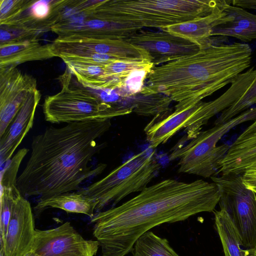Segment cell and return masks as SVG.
Wrapping results in <instances>:
<instances>
[{"label":"cell","instance_id":"cell-19","mask_svg":"<svg viewBox=\"0 0 256 256\" xmlns=\"http://www.w3.org/2000/svg\"><path fill=\"white\" fill-rule=\"evenodd\" d=\"M54 57L52 44H42L37 38L0 44V70Z\"/></svg>","mask_w":256,"mask_h":256},{"label":"cell","instance_id":"cell-8","mask_svg":"<svg viewBox=\"0 0 256 256\" xmlns=\"http://www.w3.org/2000/svg\"><path fill=\"white\" fill-rule=\"evenodd\" d=\"M256 118V107L250 108L228 122L201 131L186 145L176 144L168 156L170 160L178 159V172L205 178L215 176L218 165L227 152V144L217 146L230 130L247 121Z\"/></svg>","mask_w":256,"mask_h":256},{"label":"cell","instance_id":"cell-13","mask_svg":"<svg viewBox=\"0 0 256 256\" xmlns=\"http://www.w3.org/2000/svg\"><path fill=\"white\" fill-rule=\"evenodd\" d=\"M124 40L144 50L154 67L194 54L200 49L198 44L164 30H140Z\"/></svg>","mask_w":256,"mask_h":256},{"label":"cell","instance_id":"cell-22","mask_svg":"<svg viewBox=\"0 0 256 256\" xmlns=\"http://www.w3.org/2000/svg\"><path fill=\"white\" fill-rule=\"evenodd\" d=\"M214 224L225 256H245L241 238L228 212L223 208L214 211Z\"/></svg>","mask_w":256,"mask_h":256},{"label":"cell","instance_id":"cell-25","mask_svg":"<svg viewBox=\"0 0 256 256\" xmlns=\"http://www.w3.org/2000/svg\"><path fill=\"white\" fill-rule=\"evenodd\" d=\"M132 256H180L170 245L168 240L148 231L136 242Z\"/></svg>","mask_w":256,"mask_h":256},{"label":"cell","instance_id":"cell-6","mask_svg":"<svg viewBox=\"0 0 256 256\" xmlns=\"http://www.w3.org/2000/svg\"><path fill=\"white\" fill-rule=\"evenodd\" d=\"M73 76L66 68L64 73L57 78L60 83L61 90L46 97L42 107L46 122L58 124L111 120L133 112L130 107L102 102Z\"/></svg>","mask_w":256,"mask_h":256},{"label":"cell","instance_id":"cell-7","mask_svg":"<svg viewBox=\"0 0 256 256\" xmlns=\"http://www.w3.org/2000/svg\"><path fill=\"white\" fill-rule=\"evenodd\" d=\"M154 151L136 154L114 169L108 174L80 192L98 202L96 212H100L110 204L114 206L130 194L147 187L160 168Z\"/></svg>","mask_w":256,"mask_h":256},{"label":"cell","instance_id":"cell-2","mask_svg":"<svg viewBox=\"0 0 256 256\" xmlns=\"http://www.w3.org/2000/svg\"><path fill=\"white\" fill-rule=\"evenodd\" d=\"M110 120H96L48 127L33 137L29 158L18 176L17 188L26 197L40 200L81 190L80 185L106 167L88 166L102 145L96 140L108 130Z\"/></svg>","mask_w":256,"mask_h":256},{"label":"cell","instance_id":"cell-16","mask_svg":"<svg viewBox=\"0 0 256 256\" xmlns=\"http://www.w3.org/2000/svg\"><path fill=\"white\" fill-rule=\"evenodd\" d=\"M40 98L41 94L38 88L32 91L4 134L0 137L1 166L11 159L16 150L32 127Z\"/></svg>","mask_w":256,"mask_h":256},{"label":"cell","instance_id":"cell-15","mask_svg":"<svg viewBox=\"0 0 256 256\" xmlns=\"http://www.w3.org/2000/svg\"><path fill=\"white\" fill-rule=\"evenodd\" d=\"M35 230L30 204L20 194L12 208L0 256H24L31 250Z\"/></svg>","mask_w":256,"mask_h":256},{"label":"cell","instance_id":"cell-5","mask_svg":"<svg viewBox=\"0 0 256 256\" xmlns=\"http://www.w3.org/2000/svg\"><path fill=\"white\" fill-rule=\"evenodd\" d=\"M254 76V70L249 68L239 74L228 90L216 99L174 110L162 118H154L144 128L150 148H155L166 143L183 128L186 135L177 144L183 145L184 142L194 138L210 118L230 106L246 92Z\"/></svg>","mask_w":256,"mask_h":256},{"label":"cell","instance_id":"cell-4","mask_svg":"<svg viewBox=\"0 0 256 256\" xmlns=\"http://www.w3.org/2000/svg\"><path fill=\"white\" fill-rule=\"evenodd\" d=\"M224 0H96L90 14L95 18L144 27H166L207 16Z\"/></svg>","mask_w":256,"mask_h":256},{"label":"cell","instance_id":"cell-1","mask_svg":"<svg viewBox=\"0 0 256 256\" xmlns=\"http://www.w3.org/2000/svg\"><path fill=\"white\" fill-rule=\"evenodd\" d=\"M220 198L213 182L164 180L117 206L97 212L90 220L93 235L102 256H126L137 240L152 228L213 212Z\"/></svg>","mask_w":256,"mask_h":256},{"label":"cell","instance_id":"cell-3","mask_svg":"<svg viewBox=\"0 0 256 256\" xmlns=\"http://www.w3.org/2000/svg\"><path fill=\"white\" fill-rule=\"evenodd\" d=\"M252 58L248 44L208 43L194 54L154 67L140 94L168 96L177 102L174 110H182L232 83Z\"/></svg>","mask_w":256,"mask_h":256},{"label":"cell","instance_id":"cell-14","mask_svg":"<svg viewBox=\"0 0 256 256\" xmlns=\"http://www.w3.org/2000/svg\"><path fill=\"white\" fill-rule=\"evenodd\" d=\"M36 86L34 77L16 68L0 70V137Z\"/></svg>","mask_w":256,"mask_h":256},{"label":"cell","instance_id":"cell-34","mask_svg":"<svg viewBox=\"0 0 256 256\" xmlns=\"http://www.w3.org/2000/svg\"><path fill=\"white\" fill-rule=\"evenodd\" d=\"M24 256H42L32 251L28 252Z\"/></svg>","mask_w":256,"mask_h":256},{"label":"cell","instance_id":"cell-20","mask_svg":"<svg viewBox=\"0 0 256 256\" xmlns=\"http://www.w3.org/2000/svg\"><path fill=\"white\" fill-rule=\"evenodd\" d=\"M231 4H226L224 10L232 18L214 26L211 36H232L245 42L256 40V14Z\"/></svg>","mask_w":256,"mask_h":256},{"label":"cell","instance_id":"cell-31","mask_svg":"<svg viewBox=\"0 0 256 256\" xmlns=\"http://www.w3.org/2000/svg\"><path fill=\"white\" fill-rule=\"evenodd\" d=\"M32 2L33 0H0V26H5L16 18Z\"/></svg>","mask_w":256,"mask_h":256},{"label":"cell","instance_id":"cell-12","mask_svg":"<svg viewBox=\"0 0 256 256\" xmlns=\"http://www.w3.org/2000/svg\"><path fill=\"white\" fill-rule=\"evenodd\" d=\"M143 28L133 24L100 19L84 12L67 9L51 31L58 36H79L102 38L126 39Z\"/></svg>","mask_w":256,"mask_h":256},{"label":"cell","instance_id":"cell-27","mask_svg":"<svg viewBox=\"0 0 256 256\" xmlns=\"http://www.w3.org/2000/svg\"><path fill=\"white\" fill-rule=\"evenodd\" d=\"M254 77L246 92L230 106L223 110L214 122L222 124L249 109L256 104V69Z\"/></svg>","mask_w":256,"mask_h":256},{"label":"cell","instance_id":"cell-29","mask_svg":"<svg viewBox=\"0 0 256 256\" xmlns=\"http://www.w3.org/2000/svg\"><path fill=\"white\" fill-rule=\"evenodd\" d=\"M150 71L138 70L132 72L124 80L122 86L115 92L121 98H128L140 94L144 86V80Z\"/></svg>","mask_w":256,"mask_h":256},{"label":"cell","instance_id":"cell-10","mask_svg":"<svg viewBox=\"0 0 256 256\" xmlns=\"http://www.w3.org/2000/svg\"><path fill=\"white\" fill-rule=\"evenodd\" d=\"M51 44L54 56L62 60L74 56L100 54L128 60L144 59L151 62L144 50L123 39L70 36H58Z\"/></svg>","mask_w":256,"mask_h":256},{"label":"cell","instance_id":"cell-33","mask_svg":"<svg viewBox=\"0 0 256 256\" xmlns=\"http://www.w3.org/2000/svg\"><path fill=\"white\" fill-rule=\"evenodd\" d=\"M245 256H256V248L245 249Z\"/></svg>","mask_w":256,"mask_h":256},{"label":"cell","instance_id":"cell-30","mask_svg":"<svg viewBox=\"0 0 256 256\" xmlns=\"http://www.w3.org/2000/svg\"><path fill=\"white\" fill-rule=\"evenodd\" d=\"M28 150L23 148L19 150L11 158L10 162L1 171L0 188H17L16 182L18 173L20 165Z\"/></svg>","mask_w":256,"mask_h":256},{"label":"cell","instance_id":"cell-21","mask_svg":"<svg viewBox=\"0 0 256 256\" xmlns=\"http://www.w3.org/2000/svg\"><path fill=\"white\" fill-rule=\"evenodd\" d=\"M98 202L79 191L63 193L45 199L39 200L34 208L36 216L50 208L62 210L68 213L82 214L90 218L94 216Z\"/></svg>","mask_w":256,"mask_h":256},{"label":"cell","instance_id":"cell-18","mask_svg":"<svg viewBox=\"0 0 256 256\" xmlns=\"http://www.w3.org/2000/svg\"><path fill=\"white\" fill-rule=\"evenodd\" d=\"M230 3H232V0L216 7L207 16L168 26L162 30L187 40L200 46L212 40L211 32L214 26L232 20V17L224 10V6Z\"/></svg>","mask_w":256,"mask_h":256},{"label":"cell","instance_id":"cell-23","mask_svg":"<svg viewBox=\"0 0 256 256\" xmlns=\"http://www.w3.org/2000/svg\"><path fill=\"white\" fill-rule=\"evenodd\" d=\"M154 67L150 60L144 59L118 60L107 64L104 66V89L116 90L133 71L146 70L151 72Z\"/></svg>","mask_w":256,"mask_h":256},{"label":"cell","instance_id":"cell-35","mask_svg":"<svg viewBox=\"0 0 256 256\" xmlns=\"http://www.w3.org/2000/svg\"><path fill=\"white\" fill-rule=\"evenodd\" d=\"M254 192V193L256 194V191H255Z\"/></svg>","mask_w":256,"mask_h":256},{"label":"cell","instance_id":"cell-17","mask_svg":"<svg viewBox=\"0 0 256 256\" xmlns=\"http://www.w3.org/2000/svg\"><path fill=\"white\" fill-rule=\"evenodd\" d=\"M256 167V118L230 146L216 174H242Z\"/></svg>","mask_w":256,"mask_h":256},{"label":"cell","instance_id":"cell-28","mask_svg":"<svg viewBox=\"0 0 256 256\" xmlns=\"http://www.w3.org/2000/svg\"><path fill=\"white\" fill-rule=\"evenodd\" d=\"M20 194L18 188H0V245L2 248L12 208L16 198Z\"/></svg>","mask_w":256,"mask_h":256},{"label":"cell","instance_id":"cell-11","mask_svg":"<svg viewBox=\"0 0 256 256\" xmlns=\"http://www.w3.org/2000/svg\"><path fill=\"white\" fill-rule=\"evenodd\" d=\"M98 240L84 239L66 222L55 228L36 229L30 251L42 256H94Z\"/></svg>","mask_w":256,"mask_h":256},{"label":"cell","instance_id":"cell-9","mask_svg":"<svg viewBox=\"0 0 256 256\" xmlns=\"http://www.w3.org/2000/svg\"><path fill=\"white\" fill-rule=\"evenodd\" d=\"M218 188L220 208L230 214L246 249L256 248V194L243 184L242 174L210 177Z\"/></svg>","mask_w":256,"mask_h":256},{"label":"cell","instance_id":"cell-24","mask_svg":"<svg viewBox=\"0 0 256 256\" xmlns=\"http://www.w3.org/2000/svg\"><path fill=\"white\" fill-rule=\"evenodd\" d=\"M128 101V106L132 108L133 112L143 116L162 117L170 109L172 100L168 96L162 94L136 95L122 98Z\"/></svg>","mask_w":256,"mask_h":256},{"label":"cell","instance_id":"cell-26","mask_svg":"<svg viewBox=\"0 0 256 256\" xmlns=\"http://www.w3.org/2000/svg\"><path fill=\"white\" fill-rule=\"evenodd\" d=\"M64 63L82 86L90 88L103 89L104 66L72 62Z\"/></svg>","mask_w":256,"mask_h":256},{"label":"cell","instance_id":"cell-32","mask_svg":"<svg viewBox=\"0 0 256 256\" xmlns=\"http://www.w3.org/2000/svg\"><path fill=\"white\" fill-rule=\"evenodd\" d=\"M244 185L253 192L256 191V167L250 168L242 174Z\"/></svg>","mask_w":256,"mask_h":256}]
</instances>
